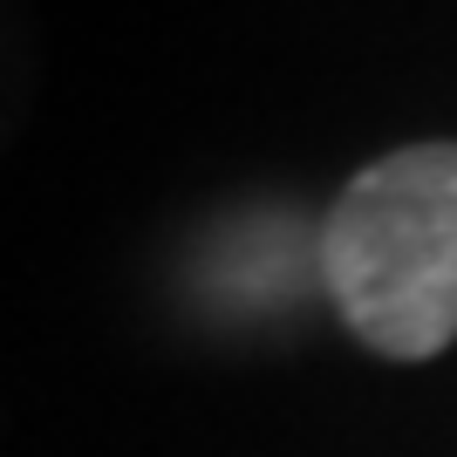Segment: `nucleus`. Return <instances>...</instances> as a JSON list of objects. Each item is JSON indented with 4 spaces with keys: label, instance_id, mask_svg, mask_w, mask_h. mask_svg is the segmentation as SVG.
<instances>
[{
    "label": "nucleus",
    "instance_id": "obj_2",
    "mask_svg": "<svg viewBox=\"0 0 457 457\" xmlns=\"http://www.w3.org/2000/svg\"><path fill=\"white\" fill-rule=\"evenodd\" d=\"M41 82H48V55H41L35 0H0V157L14 151L21 130L35 123Z\"/></svg>",
    "mask_w": 457,
    "mask_h": 457
},
{
    "label": "nucleus",
    "instance_id": "obj_1",
    "mask_svg": "<svg viewBox=\"0 0 457 457\" xmlns=\"http://www.w3.org/2000/svg\"><path fill=\"white\" fill-rule=\"evenodd\" d=\"M321 294L382 362L457 342V144H403L335 191L314 226Z\"/></svg>",
    "mask_w": 457,
    "mask_h": 457
}]
</instances>
